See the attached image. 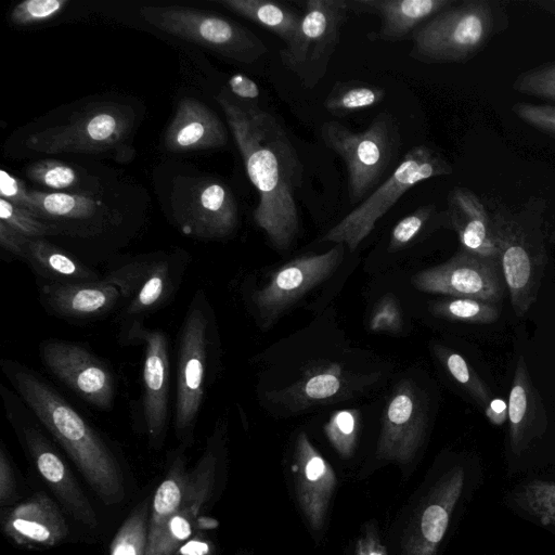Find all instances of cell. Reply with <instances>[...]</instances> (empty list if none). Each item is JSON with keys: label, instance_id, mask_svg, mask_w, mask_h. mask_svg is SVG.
<instances>
[{"label": "cell", "instance_id": "obj_1", "mask_svg": "<svg viewBox=\"0 0 555 555\" xmlns=\"http://www.w3.org/2000/svg\"><path fill=\"white\" fill-rule=\"evenodd\" d=\"M217 100L259 195L254 221L275 248L286 249L300 230L296 203L304 173L300 157L274 115L243 105L224 92Z\"/></svg>", "mask_w": 555, "mask_h": 555}, {"label": "cell", "instance_id": "obj_2", "mask_svg": "<svg viewBox=\"0 0 555 555\" xmlns=\"http://www.w3.org/2000/svg\"><path fill=\"white\" fill-rule=\"evenodd\" d=\"M13 390L66 452L92 491L106 505L126 496L118 454L82 414L39 373L11 359L0 361Z\"/></svg>", "mask_w": 555, "mask_h": 555}, {"label": "cell", "instance_id": "obj_3", "mask_svg": "<svg viewBox=\"0 0 555 555\" xmlns=\"http://www.w3.org/2000/svg\"><path fill=\"white\" fill-rule=\"evenodd\" d=\"M214 310L203 289L194 294L178 335L173 428L186 449L194 434L218 352Z\"/></svg>", "mask_w": 555, "mask_h": 555}, {"label": "cell", "instance_id": "obj_4", "mask_svg": "<svg viewBox=\"0 0 555 555\" xmlns=\"http://www.w3.org/2000/svg\"><path fill=\"white\" fill-rule=\"evenodd\" d=\"M324 144L345 163L351 204L372 193L397 158L400 133L391 114L382 112L363 131L356 132L339 121L321 125Z\"/></svg>", "mask_w": 555, "mask_h": 555}, {"label": "cell", "instance_id": "obj_5", "mask_svg": "<svg viewBox=\"0 0 555 555\" xmlns=\"http://www.w3.org/2000/svg\"><path fill=\"white\" fill-rule=\"evenodd\" d=\"M451 164L436 149L420 144L411 147L395 170L356 208L331 228L321 242L347 245L350 251L372 232L377 221L416 184L451 175Z\"/></svg>", "mask_w": 555, "mask_h": 555}, {"label": "cell", "instance_id": "obj_6", "mask_svg": "<svg viewBox=\"0 0 555 555\" xmlns=\"http://www.w3.org/2000/svg\"><path fill=\"white\" fill-rule=\"evenodd\" d=\"M496 17L493 2L457 1L416 29L409 54L426 64L466 62L493 36Z\"/></svg>", "mask_w": 555, "mask_h": 555}, {"label": "cell", "instance_id": "obj_7", "mask_svg": "<svg viewBox=\"0 0 555 555\" xmlns=\"http://www.w3.org/2000/svg\"><path fill=\"white\" fill-rule=\"evenodd\" d=\"M0 395L8 422L43 482L75 520L98 529L94 507L40 422L15 391L1 385Z\"/></svg>", "mask_w": 555, "mask_h": 555}, {"label": "cell", "instance_id": "obj_8", "mask_svg": "<svg viewBox=\"0 0 555 555\" xmlns=\"http://www.w3.org/2000/svg\"><path fill=\"white\" fill-rule=\"evenodd\" d=\"M190 257L182 251L138 255L112 264L103 279L121 295L119 330L144 319L171 302L182 283Z\"/></svg>", "mask_w": 555, "mask_h": 555}, {"label": "cell", "instance_id": "obj_9", "mask_svg": "<svg viewBox=\"0 0 555 555\" xmlns=\"http://www.w3.org/2000/svg\"><path fill=\"white\" fill-rule=\"evenodd\" d=\"M140 14L157 29L236 62L254 63L268 52L251 30L220 15L181 5H145Z\"/></svg>", "mask_w": 555, "mask_h": 555}, {"label": "cell", "instance_id": "obj_10", "mask_svg": "<svg viewBox=\"0 0 555 555\" xmlns=\"http://www.w3.org/2000/svg\"><path fill=\"white\" fill-rule=\"evenodd\" d=\"M347 0H307L294 38L280 50L283 66L306 89L325 76L349 14Z\"/></svg>", "mask_w": 555, "mask_h": 555}, {"label": "cell", "instance_id": "obj_11", "mask_svg": "<svg viewBox=\"0 0 555 555\" xmlns=\"http://www.w3.org/2000/svg\"><path fill=\"white\" fill-rule=\"evenodd\" d=\"M132 113L119 105H98L74 115L65 125L28 137L26 145L40 153H100L118 146L129 134Z\"/></svg>", "mask_w": 555, "mask_h": 555}, {"label": "cell", "instance_id": "obj_12", "mask_svg": "<svg viewBox=\"0 0 555 555\" xmlns=\"http://www.w3.org/2000/svg\"><path fill=\"white\" fill-rule=\"evenodd\" d=\"M120 344L144 347L141 415L149 446L159 450L169 424L170 358L166 333L152 330L144 322L119 330Z\"/></svg>", "mask_w": 555, "mask_h": 555}, {"label": "cell", "instance_id": "obj_13", "mask_svg": "<svg viewBox=\"0 0 555 555\" xmlns=\"http://www.w3.org/2000/svg\"><path fill=\"white\" fill-rule=\"evenodd\" d=\"M225 426L220 420L189 478L182 499L153 551L147 555H173L193 533L202 513L216 494L224 451Z\"/></svg>", "mask_w": 555, "mask_h": 555}, {"label": "cell", "instance_id": "obj_14", "mask_svg": "<svg viewBox=\"0 0 555 555\" xmlns=\"http://www.w3.org/2000/svg\"><path fill=\"white\" fill-rule=\"evenodd\" d=\"M47 370L85 402L103 411L113 408L116 379L111 366L86 347L48 338L39 345Z\"/></svg>", "mask_w": 555, "mask_h": 555}, {"label": "cell", "instance_id": "obj_15", "mask_svg": "<svg viewBox=\"0 0 555 555\" xmlns=\"http://www.w3.org/2000/svg\"><path fill=\"white\" fill-rule=\"evenodd\" d=\"M344 244L330 250L295 258L276 271L250 295V301L263 325L274 322L304 295L327 280L344 258Z\"/></svg>", "mask_w": 555, "mask_h": 555}, {"label": "cell", "instance_id": "obj_16", "mask_svg": "<svg viewBox=\"0 0 555 555\" xmlns=\"http://www.w3.org/2000/svg\"><path fill=\"white\" fill-rule=\"evenodd\" d=\"M411 283L421 292L490 304L499 301L506 287L499 259L464 249L443 263L417 272Z\"/></svg>", "mask_w": 555, "mask_h": 555}, {"label": "cell", "instance_id": "obj_17", "mask_svg": "<svg viewBox=\"0 0 555 555\" xmlns=\"http://www.w3.org/2000/svg\"><path fill=\"white\" fill-rule=\"evenodd\" d=\"M492 220L505 286L515 313L522 317L537 297L544 268L543 256L515 221L501 215H495Z\"/></svg>", "mask_w": 555, "mask_h": 555}, {"label": "cell", "instance_id": "obj_18", "mask_svg": "<svg viewBox=\"0 0 555 555\" xmlns=\"http://www.w3.org/2000/svg\"><path fill=\"white\" fill-rule=\"evenodd\" d=\"M427 426V409L421 391L410 382L401 383L384 412L376 456L401 464L412 461Z\"/></svg>", "mask_w": 555, "mask_h": 555}, {"label": "cell", "instance_id": "obj_19", "mask_svg": "<svg viewBox=\"0 0 555 555\" xmlns=\"http://www.w3.org/2000/svg\"><path fill=\"white\" fill-rule=\"evenodd\" d=\"M464 488V470L443 474L416 508L402 541L401 555H435Z\"/></svg>", "mask_w": 555, "mask_h": 555}, {"label": "cell", "instance_id": "obj_20", "mask_svg": "<svg viewBox=\"0 0 555 555\" xmlns=\"http://www.w3.org/2000/svg\"><path fill=\"white\" fill-rule=\"evenodd\" d=\"M0 522L11 542L27 548L54 547L65 542L69 534L64 514L43 491L1 508Z\"/></svg>", "mask_w": 555, "mask_h": 555}, {"label": "cell", "instance_id": "obj_21", "mask_svg": "<svg viewBox=\"0 0 555 555\" xmlns=\"http://www.w3.org/2000/svg\"><path fill=\"white\" fill-rule=\"evenodd\" d=\"M293 473L298 505L310 528L320 531L336 488V475L305 433L296 438Z\"/></svg>", "mask_w": 555, "mask_h": 555}, {"label": "cell", "instance_id": "obj_22", "mask_svg": "<svg viewBox=\"0 0 555 555\" xmlns=\"http://www.w3.org/2000/svg\"><path fill=\"white\" fill-rule=\"evenodd\" d=\"M39 300L51 315L72 321H94L111 313L120 302L119 289L104 279L79 283H43Z\"/></svg>", "mask_w": 555, "mask_h": 555}, {"label": "cell", "instance_id": "obj_23", "mask_svg": "<svg viewBox=\"0 0 555 555\" xmlns=\"http://www.w3.org/2000/svg\"><path fill=\"white\" fill-rule=\"evenodd\" d=\"M177 219L184 234L205 240L224 238L237 225V205L224 184L199 182Z\"/></svg>", "mask_w": 555, "mask_h": 555}, {"label": "cell", "instance_id": "obj_24", "mask_svg": "<svg viewBox=\"0 0 555 555\" xmlns=\"http://www.w3.org/2000/svg\"><path fill=\"white\" fill-rule=\"evenodd\" d=\"M456 0H347L350 13L379 17L378 38L396 42L412 38L424 23L454 5Z\"/></svg>", "mask_w": 555, "mask_h": 555}, {"label": "cell", "instance_id": "obj_25", "mask_svg": "<svg viewBox=\"0 0 555 555\" xmlns=\"http://www.w3.org/2000/svg\"><path fill=\"white\" fill-rule=\"evenodd\" d=\"M33 212L56 225L62 234L94 236L105 228L101 204L81 194L29 191Z\"/></svg>", "mask_w": 555, "mask_h": 555}, {"label": "cell", "instance_id": "obj_26", "mask_svg": "<svg viewBox=\"0 0 555 555\" xmlns=\"http://www.w3.org/2000/svg\"><path fill=\"white\" fill-rule=\"evenodd\" d=\"M228 133L220 118L204 103L184 98L165 134V147L171 152L219 149Z\"/></svg>", "mask_w": 555, "mask_h": 555}, {"label": "cell", "instance_id": "obj_27", "mask_svg": "<svg viewBox=\"0 0 555 555\" xmlns=\"http://www.w3.org/2000/svg\"><path fill=\"white\" fill-rule=\"evenodd\" d=\"M447 216L464 250L499 259L493 220L473 191L453 188L448 196Z\"/></svg>", "mask_w": 555, "mask_h": 555}, {"label": "cell", "instance_id": "obj_28", "mask_svg": "<svg viewBox=\"0 0 555 555\" xmlns=\"http://www.w3.org/2000/svg\"><path fill=\"white\" fill-rule=\"evenodd\" d=\"M25 260L44 283H79L103 279L74 255L43 238H29Z\"/></svg>", "mask_w": 555, "mask_h": 555}, {"label": "cell", "instance_id": "obj_29", "mask_svg": "<svg viewBox=\"0 0 555 555\" xmlns=\"http://www.w3.org/2000/svg\"><path fill=\"white\" fill-rule=\"evenodd\" d=\"M216 3L273 33L284 44L294 38L301 20V13L281 1L217 0Z\"/></svg>", "mask_w": 555, "mask_h": 555}, {"label": "cell", "instance_id": "obj_30", "mask_svg": "<svg viewBox=\"0 0 555 555\" xmlns=\"http://www.w3.org/2000/svg\"><path fill=\"white\" fill-rule=\"evenodd\" d=\"M386 96L382 86L359 81H337L324 101L325 109L333 116L345 117L371 108Z\"/></svg>", "mask_w": 555, "mask_h": 555}, {"label": "cell", "instance_id": "obj_31", "mask_svg": "<svg viewBox=\"0 0 555 555\" xmlns=\"http://www.w3.org/2000/svg\"><path fill=\"white\" fill-rule=\"evenodd\" d=\"M152 498L142 500L114 535L109 555H146Z\"/></svg>", "mask_w": 555, "mask_h": 555}, {"label": "cell", "instance_id": "obj_32", "mask_svg": "<svg viewBox=\"0 0 555 555\" xmlns=\"http://www.w3.org/2000/svg\"><path fill=\"white\" fill-rule=\"evenodd\" d=\"M531 395L528 373L521 358L516 365L507 403L511 442L514 448L520 446L530 421Z\"/></svg>", "mask_w": 555, "mask_h": 555}, {"label": "cell", "instance_id": "obj_33", "mask_svg": "<svg viewBox=\"0 0 555 555\" xmlns=\"http://www.w3.org/2000/svg\"><path fill=\"white\" fill-rule=\"evenodd\" d=\"M430 311L440 318L472 322L492 323L499 318V309L490 302L472 298H450L435 301Z\"/></svg>", "mask_w": 555, "mask_h": 555}, {"label": "cell", "instance_id": "obj_34", "mask_svg": "<svg viewBox=\"0 0 555 555\" xmlns=\"http://www.w3.org/2000/svg\"><path fill=\"white\" fill-rule=\"evenodd\" d=\"M518 504L539 524L555 529V482L532 480L518 494Z\"/></svg>", "mask_w": 555, "mask_h": 555}, {"label": "cell", "instance_id": "obj_35", "mask_svg": "<svg viewBox=\"0 0 555 555\" xmlns=\"http://www.w3.org/2000/svg\"><path fill=\"white\" fill-rule=\"evenodd\" d=\"M360 431V412L344 409L334 412L324 425V434L336 452L345 459L356 449Z\"/></svg>", "mask_w": 555, "mask_h": 555}, {"label": "cell", "instance_id": "obj_36", "mask_svg": "<svg viewBox=\"0 0 555 555\" xmlns=\"http://www.w3.org/2000/svg\"><path fill=\"white\" fill-rule=\"evenodd\" d=\"M343 371L336 364L318 367L308 373L296 387L305 402H320L337 396L344 386Z\"/></svg>", "mask_w": 555, "mask_h": 555}, {"label": "cell", "instance_id": "obj_37", "mask_svg": "<svg viewBox=\"0 0 555 555\" xmlns=\"http://www.w3.org/2000/svg\"><path fill=\"white\" fill-rule=\"evenodd\" d=\"M436 353L451 376L486 410L491 402L490 395L466 360L461 354L444 347H437Z\"/></svg>", "mask_w": 555, "mask_h": 555}, {"label": "cell", "instance_id": "obj_38", "mask_svg": "<svg viewBox=\"0 0 555 555\" xmlns=\"http://www.w3.org/2000/svg\"><path fill=\"white\" fill-rule=\"evenodd\" d=\"M0 221H3L28 238L59 235L62 231L54 224L41 220L29 209L0 198Z\"/></svg>", "mask_w": 555, "mask_h": 555}, {"label": "cell", "instance_id": "obj_39", "mask_svg": "<svg viewBox=\"0 0 555 555\" xmlns=\"http://www.w3.org/2000/svg\"><path fill=\"white\" fill-rule=\"evenodd\" d=\"M26 176L31 181L53 190L73 189L79 184L76 170L55 159H41L30 164Z\"/></svg>", "mask_w": 555, "mask_h": 555}, {"label": "cell", "instance_id": "obj_40", "mask_svg": "<svg viewBox=\"0 0 555 555\" xmlns=\"http://www.w3.org/2000/svg\"><path fill=\"white\" fill-rule=\"evenodd\" d=\"M513 89L524 94L555 100V62L519 74L513 82Z\"/></svg>", "mask_w": 555, "mask_h": 555}, {"label": "cell", "instance_id": "obj_41", "mask_svg": "<svg viewBox=\"0 0 555 555\" xmlns=\"http://www.w3.org/2000/svg\"><path fill=\"white\" fill-rule=\"evenodd\" d=\"M435 210L434 205L421 206L399 220L390 233L388 250L397 251L409 245L421 233Z\"/></svg>", "mask_w": 555, "mask_h": 555}, {"label": "cell", "instance_id": "obj_42", "mask_svg": "<svg viewBox=\"0 0 555 555\" xmlns=\"http://www.w3.org/2000/svg\"><path fill=\"white\" fill-rule=\"evenodd\" d=\"M67 4V0H26L14 7L10 18L18 26L31 25L54 18Z\"/></svg>", "mask_w": 555, "mask_h": 555}, {"label": "cell", "instance_id": "obj_43", "mask_svg": "<svg viewBox=\"0 0 555 555\" xmlns=\"http://www.w3.org/2000/svg\"><path fill=\"white\" fill-rule=\"evenodd\" d=\"M373 332L398 333L402 328V314L397 298L385 295L375 305L369 323Z\"/></svg>", "mask_w": 555, "mask_h": 555}, {"label": "cell", "instance_id": "obj_44", "mask_svg": "<svg viewBox=\"0 0 555 555\" xmlns=\"http://www.w3.org/2000/svg\"><path fill=\"white\" fill-rule=\"evenodd\" d=\"M513 112L526 124L555 135V105L518 102Z\"/></svg>", "mask_w": 555, "mask_h": 555}, {"label": "cell", "instance_id": "obj_45", "mask_svg": "<svg viewBox=\"0 0 555 555\" xmlns=\"http://www.w3.org/2000/svg\"><path fill=\"white\" fill-rule=\"evenodd\" d=\"M18 499L17 476L10 453L0 443V506L5 508L14 505Z\"/></svg>", "mask_w": 555, "mask_h": 555}, {"label": "cell", "instance_id": "obj_46", "mask_svg": "<svg viewBox=\"0 0 555 555\" xmlns=\"http://www.w3.org/2000/svg\"><path fill=\"white\" fill-rule=\"evenodd\" d=\"M0 198L33 211V201L25 183L5 170L0 171Z\"/></svg>", "mask_w": 555, "mask_h": 555}, {"label": "cell", "instance_id": "obj_47", "mask_svg": "<svg viewBox=\"0 0 555 555\" xmlns=\"http://www.w3.org/2000/svg\"><path fill=\"white\" fill-rule=\"evenodd\" d=\"M229 89L233 95L238 100V103L257 107V103L260 96L258 85L249 77L243 74H235L229 78Z\"/></svg>", "mask_w": 555, "mask_h": 555}, {"label": "cell", "instance_id": "obj_48", "mask_svg": "<svg viewBox=\"0 0 555 555\" xmlns=\"http://www.w3.org/2000/svg\"><path fill=\"white\" fill-rule=\"evenodd\" d=\"M354 555H387V548L373 525L367 524L359 535L354 546Z\"/></svg>", "mask_w": 555, "mask_h": 555}, {"label": "cell", "instance_id": "obj_49", "mask_svg": "<svg viewBox=\"0 0 555 555\" xmlns=\"http://www.w3.org/2000/svg\"><path fill=\"white\" fill-rule=\"evenodd\" d=\"M29 238L0 221V246L14 257L24 258Z\"/></svg>", "mask_w": 555, "mask_h": 555}, {"label": "cell", "instance_id": "obj_50", "mask_svg": "<svg viewBox=\"0 0 555 555\" xmlns=\"http://www.w3.org/2000/svg\"><path fill=\"white\" fill-rule=\"evenodd\" d=\"M485 413L491 423L501 425L508 417L507 404L500 399L491 400Z\"/></svg>", "mask_w": 555, "mask_h": 555}, {"label": "cell", "instance_id": "obj_51", "mask_svg": "<svg viewBox=\"0 0 555 555\" xmlns=\"http://www.w3.org/2000/svg\"><path fill=\"white\" fill-rule=\"evenodd\" d=\"M539 5L543 7L545 10L555 14V0L553 1H540Z\"/></svg>", "mask_w": 555, "mask_h": 555}, {"label": "cell", "instance_id": "obj_52", "mask_svg": "<svg viewBox=\"0 0 555 555\" xmlns=\"http://www.w3.org/2000/svg\"><path fill=\"white\" fill-rule=\"evenodd\" d=\"M173 555H185V554H183V553H181V552H179V553L177 552V553H175Z\"/></svg>", "mask_w": 555, "mask_h": 555}]
</instances>
